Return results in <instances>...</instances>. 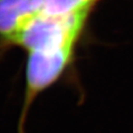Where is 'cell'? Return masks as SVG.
Wrapping results in <instances>:
<instances>
[{
  "instance_id": "obj_1",
  "label": "cell",
  "mask_w": 133,
  "mask_h": 133,
  "mask_svg": "<svg viewBox=\"0 0 133 133\" xmlns=\"http://www.w3.org/2000/svg\"><path fill=\"white\" fill-rule=\"evenodd\" d=\"M93 9L94 6H88L65 15L41 12L16 35L9 45L20 46L28 52L76 46Z\"/></svg>"
},
{
  "instance_id": "obj_2",
  "label": "cell",
  "mask_w": 133,
  "mask_h": 133,
  "mask_svg": "<svg viewBox=\"0 0 133 133\" xmlns=\"http://www.w3.org/2000/svg\"><path fill=\"white\" fill-rule=\"evenodd\" d=\"M43 12L42 0H0V39L9 45L35 16Z\"/></svg>"
},
{
  "instance_id": "obj_3",
  "label": "cell",
  "mask_w": 133,
  "mask_h": 133,
  "mask_svg": "<svg viewBox=\"0 0 133 133\" xmlns=\"http://www.w3.org/2000/svg\"><path fill=\"white\" fill-rule=\"evenodd\" d=\"M99 0H42L43 12L50 15H65L95 6Z\"/></svg>"
}]
</instances>
